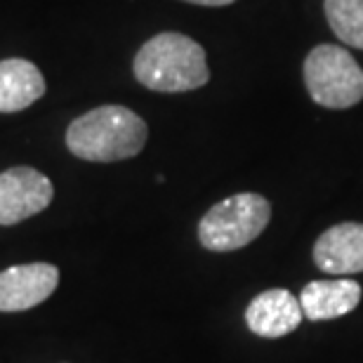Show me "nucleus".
<instances>
[{"mask_svg": "<svg viewBox=\"0 0 363 363\" xmlns=\"http://www.w3.org/2000/svg\"><path fill=\"white\" fill-rule=\"evenodd\" d=\"M60 286V269L50 262L14 264L0 272V311L38 307Z\"/></svg>", "mask_w": 363, "mask_h": 363, "instance_id": "obj_6", "label": "nucleus"}, {"mask_svg": "<svg viewBox=\"0 0 363 363\" xmlns=\"http://www.w3.org/2000/svg\"><path fill=\"white\" fill-rule=\"evenodd\" d=\"M149 128L133 108L106 104L78 116L67 128V149L81 161L116 163L144 149Z\"/></svg>", "mask_w": 363, "mask_h": 363, "instance_id": "obj_1", "label": "nucleus"}, {"mask_svg": "<svg viewBox=\"0 0 363 363\" xmlns=\"http://www.w3.org/2000/svg\"><path fill=\"white\" fill-rule=\"evenodd\" d=\"M269 220L272 206L262 194H234L201 217L199 241L213 252L241 250L269 227Z\"/></svg>", "mask_w": 363, "mask_h": 363, "instance_id": "obj_3", "label": "nucleus"}, {"mask_svg": "<svg viewBox=\"0 0 363 363\" xmlns=\"http://www.w3.org/2000/svg\"><path fill=\"white\" fill-rule=\"evenodd\" d=\"M133 71L137 83L154 92H191L210 81L203 50L184 33L165 31L149 38L137 50Z\"/></svg>", "mask_w": 363, "mask_h": 363, "instance_id": "obj_2", "label": "nucleus"}, {"mask_svg": "<svg viewBox=\"0 0 363 363\" xmlns=\"http://www.w3.org/2000/svg\"><path fill=\"white\" fill-rule=\"evenodd\" d=\"M304 85L325 108H350L363 99V69L340 45H316L304 60Z\"/></svg>", "mask_w": 363, "mask_h": 363, "instance_id": "obj_4", "label": "nucleus"}, {"mask_svg": "<svg viewBox=\"0 0 363 363\" xmlns=\"http://www.w3.org/2000/svg\"><path fill=\"white\" fill-rule=\"evenodd\" d=\"M314 262L335 276L363 272V224L342 222L325 229L314 243Z\"/></svg>", "mask_w": 363, "mask_h": 363, "instance_id": "obj_8", "label": "nucleus"}, {"mask_svg": "<svg viewBox=\"0 0 363 363\" xmlns=\"http://www.w3.org/2000/svg\"><path fill=\"white\" fill-rule=\"evenodd\" d=\"M184 3L206 5V7H222V5H231V3H236V0H184Z\"/></svg>", "mask_w": 363, "mask_h": 363, "instance_id": "obj_12", "label": "nucleus"}, {"mask_svg": "<svg viewBox=\"0 0 363 363\" xmlns=\"http://www.w3.org/2000/svg\"><path fill=\"white\" fill-rule=\"evenodd\" d=\"M361 302V286L352 279L311 281L302 288L300 304L309 321H333L347 316Z\"/></svg>", "mask_w": 363, "mask_h": 363, "instance_id": "obj_9", "label": "nucleus"}, {"mask_svg": "<svg viewBox=\"0 0 363 363\" xmlns=\"http://www.w3.org/2000/svg\"><path fill=\"white\" fill-rule=\"evenodd\" d=\"M325 19L345 45L363 50V0H323Z\"/></svg>", "mask_w": 363, "mask_h": 363, "instance_id": "obj_11", "label": "nucleus"}, {"mask_svg": "<svg viewBox=\"0 0 363 363\" xmlns=\"http://www.w3.org/2000/svg\"><path fill=\"white\" fill-rule=\"evenodd\" d=\"M45 94V78L33 62L10 57L0 62V113H17Z\"/></svg>", "mask_w": 363, "mask_h": 363, "instance_id": "obj_10", "label": "nucleus"}, {"mask_svg": "<svg viewBox=\"0 0 363 363\" xmlns=\"http://www.w3.org/2000/svg\"><path fill=\"white\" fill-rule=\"evenodd\" d=\"M304 318L300 300L286 288H272L259 293L245 309V323L250 333L264 340H279L300 328Z\"/></svg>", "mask_w": 363, "mask_h": 363, "instance_id": "obj_7", "label": "nucleus"}, {"mask_svg": "<svg viewBox=\"0 0 363 363\" xmlns=\"http://www.w3.org/2000/svg\"><path fill=\"white\" fill-rule=\"evenodd\" d=\"M52 199L55 186L40 170L17 165L0 172V227H14L43 213Z\"/></svg>", "mask_w": 363, "mask_h": 363, "instance_id": "obj_5", "label": "nucleus"}]
</instances>
